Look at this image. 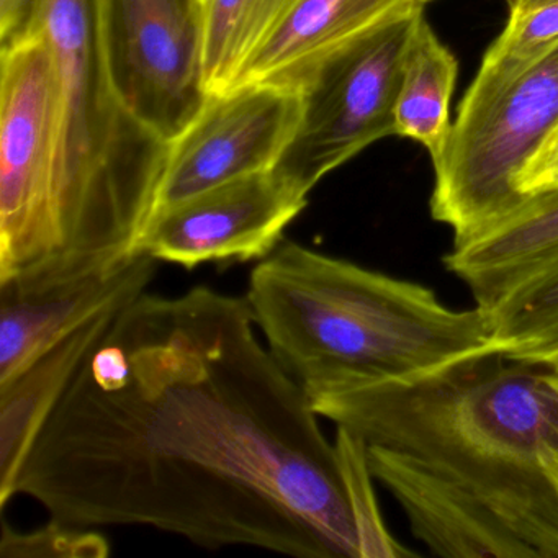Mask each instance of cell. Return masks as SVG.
<instances>
[{
  "label": "cell",
  "instance_id": "12",
  "mask_svg": "<svg viewBox=\"0 0 558 558\" xmlns=\"http://www.w3.org/2000/svg\"><path fill=\"white\" fill-rule=\"evenodd\" d=\"M558 259V185L527 194L511 214L453 244L444 266L486 310L512 287Z\"/></svg>",
  "mask_w": 558,
  "mask_h": 558
},
{
  "label": "cell",
  "instance_id": "23",
  "mask_svg": "<svg viewBox=\"0 0 558 558\" xmlns=\"http://www.w3.org/2000/svg\"><path fill=\"white\" fill-rule=\"evenodd\" d=\"M421 2H426V0H421Z\"/></svg>",
  "mask_w": 558,
  "mask_h": 558
},
{
  "label": "cell",
  "instance_id": "21",
  "mask_svg": "<svg viewBox=\"0 0 558 558\" xmlns=\"http://www.w3.org/2000/svg\"><path fill=\"white\" fill-rule=\"evenodd\" d=\"M522 194H534L558 185V126L537 155L525 166L518 181Z\"/></svg>",
  "mask_w": 558,
  "mask_h": 558
},
{
  "label": "cell",
  "instance_id": "4",
  "mask_svg": "<svg viewBox=\"0 0 558 558\" xmlns=\"http://www.w3.org/2000/svg\"><path fill=\"white\" fill-rule=\"evenodd\" d=\"M31 31L47 37L60 86L57 256L47 279L143 251L169 145L129 112L113 86L99 0H38Z\"/></svg>",
  "mask_w": 558,
  "mask_h": 558
},
{
  "label": "cell",
  "instance_id": "16",
  "mask_svg": "<svg viewBox=\"0 0 558 558\" xmlns=\"http://www.w3.org/2000/svg\"><path fill=\"white\" fill-rule=\"evenodd\" d=\"M483 312L496 351L558 372V259Z\"/></svg>",
  "mask_w": 558,
  "mask_h": 558
},
{
  "label": "cell",
  "instance_id": "17",
  "mask_svg": "<svg viewBox=\"0 0 558 558\" xmlns=\"http://www.w3.org/2000/svg\"><path fill=\"white\" fill-rule=\"evenodd\" d=\"M296 0H202L207 94L233 87L244 64L266 44Z\"/></svg>",
  "mask_w": 558,
  "mask_h": 558
},
{
  "label": "cell",
  "instance_id": "3",
  "mask_svg": "<svg viewBox=\"0 0 558 558\" xmlns=\"http://www.w3.org/2000/svg\"><path fill=\"white\" fill-rule=\"evenodd\" d=\"M244 296L267 348L306 397L496 351L478 306L449 308L429 287L295 241L259 260Z\"/></svg>",
  "mask_w": 558,
  "mask_h": 558
},
{
  "label": "cell",
  "instance_id": "9",
  "mask_svg": "<svg viewBox=\"0 0 558 558\" xmlns=\"http://www.w3.org/2000/svg\"><path fill=\"white\" fill-rule=\"evenodd\" d=\"M302 110L300 90L270 84L208 94L194 122L169 143L155 215L225 182L276 168Z\"/></svg>",
  "mask_w": 558,
  "mask_h": 558
},
{
  "label": "cell",
  "instance_id": "15",
  "mask_svg": "<svg viewBox=\"0 0 558 558\" xmlns=\"http://www.w3.org/2000/svg\"><path fill=\"white\" fill-rule=\"evenodd\" d=\"M459 64L439 41L426 15H420L401 63L400 90L395 107V135L414 140L436 162L449 142V107Z\"/></svg>",
  "mask_w": 558,
  "mask_h": 558
},
{
  "label": "cell",
  "instance_id": "14",
  "mask_svg": "<svg viewBox=\"0 0 558 558\" xmlns=\"http://www.w3.org/2000/svg\"><path fill=\"white\" fill-rule=\"evenodd\" d=\"M117 312L87 323L21 375L0 384V506L14 498V485L54 408L76 378Z\"/></svg>",
  "mask_w": 558,
  "mask_h": 558
},
{
  "label": "cell",
  "instance_id": "11",
  "mask_svg": "<svg viewBox=\"0 0 558 558\" xmlns=\"http://www.w3.org/2000/svg\"><path fill=\"white\" fill-rule=\"evenodd\" d=\"M158 263L145 251L50 279L0 282V384L87 323L135 302L155 279Z\"/></svg>",
  "mask_w": 558,
  "mask_h": 558
},
{
  "label": "cell",
  "instance_id": "7",
  "mask_svg": "<svg viewBox=\"0 0 558 558\" xmlns=\"http://www.w3.org/2000/svg\"><path fill=\"white\" fill-rule=\"evenodd\" d=\"M423 5L414 0L316 68L300 90L302 119L277 174L310 194L362 149L395 135L401 63Z\"/></svg>",
  "mask_w": 558,
  "mask_h": 558
},
{
  "label": "cell",
  "instance_id": "22",
  "mask_svg": "<svg viewBox=\"0 0 558 558\" xmlns=\"http://www.w3.org/2000/svg\"><path fill=\"white\" fill-rule=\"evenodd\" d=\"M38 0H0V41L2 47L24 37L34 21Z\"/></svg>",
  "mask_w": 558,
  "mask_h": 558
},
{
  "label": "cell",
  "instance_id": "13",
  "mask_svg": "<svg viewBox=\"0 0 558 558\" xmlns=\"http://www.w3.org/2000/svg\"><path fill=\"white\" fill-rule=\"evenodd\" d=\"M411 2L414 0H296L276 32L244 64L233 87L254 83L302 90L323 61Z\"/></svg>",
  "mask_w": 558,
  "mask_h": 558
},
{
  "label": "cell",
  "instance_id": "8",
  "mask_svg": "<svg viewBox=\"0 0 558 558\" xmlns=\"http://www.w3.org/2000/svg\"><path fill=\"white\" fill-rule=\"evenodd\" d=\"M99 21L123 106L169 145L208 97L202 0H99Z\"/></svg>",
  "mask_w": 558,
  "mask_h": 558
},
{
  "label": "cell",
  "instance_id": "6",
  "mask_svg": "<svg viewBox=\"0 0 558 558\" xmlns=\"http://www.w3.org/2000/svg\"><path fill=\"white\" fill-rule=\"evenodd\" d=\"M558 126V47L498 94L460 107L434 165L430 215L453 231V244L475 236L518 208V181Z\"/></svg>",
  "mask_w": 558,
  "mask_h": 558
},
{
  "label": "cell",
  "instance_id": "5",
  "mask_svg": "<svg viewBox=\"0 0 558 558\" xmlns=\"http://www.w3.org/2000/svg\"><path fill=\"white\" fill-rule=\"evenodd\" d=\"M0 282L41 276L58 236L60 86L47 37L31 31L0 58Z\"/></svg>",
  "mask_w": 558,
  "mask_h": 558
},
{
  "label": "cell",
  "instance_id": "1",
  "mask_svg": "<svg viewBox=\"0 0 558 558\" xmlns=\"http://www.w3.org/2000/svg\"><path fill=\"white\" fill-rule=\"evenodd\" d=\"M259 335L246 296L143 293L87 355L14 496L81 527L362 558L335 442Z\"/></svg>",
  "mask_w": 558,
  "mask_h": 558
},
{
  "label": "cell",
  "instance_id": "19",
  "mask_svg": "<svg viewBox=\"0 0 558 558\" xmlns=\"http://www.w3.org/2000/svg\"><path fill=\"white\" fill-rule=\"evenodd\" d=\"M338 450L339 465L344 473L349 498L357 519L359 535H361L362 558L374 557H407L410 550L401 547L385 529L372 489L371 470H368L365 447L361 439L349 433L344 427H338L335 440Z\"/></svg>",
  "mask_w": 558,
  "mask_h": 558
},
{
  "label": "cell",
  "instance_id": "18",
  "mask_svg": "<svg viewBox=\"0 0 558 558\" xmlns=\"http://www.w3.org/2000/svg\"><path fill=\"white\" fill-rule=\"evenodd\" d=\"M558 47V0H512L511 14L460 107H472L498 94L522 71Z\"/></svg>",
  "mask_w": 558,
  "mask_h": 558
},
{
  "label": "cell",
  "instance_id": "2",
  "mask_svg": "<svg viewBox=\"0 0 558 558\" xmlns=\"http://www.w3.org/2000/svg\"><path fill=\"white\" fill-rule=\"evenodd\" d=\"M449 558H558V372L488 351L310 395Z\"/></svg>",
  "mask_w": 558,
  "mask_h": 558
},
{
  "label": "cell",
  "instance_id": "20",
  "mask_svg": "<svg viewBox=\"0 0 558 558\" xmlns=\"http://www.w3.org/2000/svg\"><path fill=\"white\" fill-rule=\"evenodd\" d=\"M110 554L106 535L90 527L51 519L31 532L14 531L2 521L0 557L4 558H104Z\"/></svg>",
  "mask_w": 558,
  "mask_h": 558
},
{
  "label": "cell",
  "instance_id": "10",
  "mask_svg": "<svg viewBox=\"0 0 558 558\" xmlns=\"http://www.w3.org/2000/svg\"><path fill=\"white\" fill-rule=\"evenodd\" d=\"M306 204L308 194L274 169L243 175L156 214L143 251L187 270L263 260Z\"/></svg>",
  "mask_w": 558,
  "mask_h": 558
}]
</instances>
